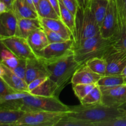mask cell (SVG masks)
<instances>
[{
    "instance_id": "26",
    "label": "cell",
    "mask_w": 126,
    "mask_h": 126,
    "mask_svg": "<svg viewBox=\"0 0 126 126\" xmlns=\"http://www.w3.org/2000/svg\"><path fill=\"white\" fill-rule=\"evenodd\" d=\"M86 65L95 73L103 76L106 75L107 64L103 58L95 57L89 60Z\"/></svg>"
},
{
    "instance_id": "6",
    "label": "cell",
    "mask_w": 126,
    "mask_h": 126,
    "mask_svg": "<svg viewBox=\"0 0 126 126\" xmlns=\"http://www.w3.org/2000/svg\"><path fill=\"white\" fill-rule=\"evenodd\" d=\"M66 114L50 111L25 112L14 126H56Z\"/></svg>"
},
{
    "instance_id": "43",
    "label": "cell",
    "mask_w": 126,
    "mask_h": 126,
    "mask_svg": "<svg viewBox=\"0 0 126 126\" xmlns=\"http://www.w3.org/2000/svg\"><path fill=\"white\" fill-rule=\"evenodd\" d=\"M1 38H2V36H0V63H1V51H2V50L3 49H4L6 47H5V46L4 45L3 43H2V41H1Z\"/></svg>"
},
{
    "instance_id": "44",
    "label": "cell",
    "mask_w": 126,
    "mask_h": 126,
    "mask_svg": "<svg viewBox=\"0 0 126 126\" xmlns=\"http://www.w3.org/2000/svg\"><path fill=\"white\" fill-rule=\"evenodd\" d=\"M4 73V69L3 66H2L1 63H0V77L2 78V76H3Z\"/></svg>"
},
{
    "instance_id": "40",
    "label": "cell",
    "mask_w": 126,
    "mask_h": 126,
    "mask_svg": "<svg viewBox=\"0 0 126 126\" xmlns=\"http://www.w3.org/2000/svg\"><path fill=\"white\" fill-rule=\"evenodd\" d=\"M0 1H2V2H4L6 5L9 10H12V4H13L14 0H0Z\"/></svg>"
},
{
    "instance_id": "28",
    "label": "cell",
    "mask_w": 126,
    "mask_h": 126,
    "mask_svg": "<svg viewBox=\"0 0 126 126\" xmlns=\"http://www.w3.org/2000/svg\"><path fill=\"white\" fill-rule=\"evenodd\" d=\"M102 100V91L100 87L96 85L89 93L80 100L81 104H95V103H101Z\"/></svg>"
},
{
    "instance_id": "18",
    "label": "cell",
    "mask_w": 126,
    "mask_h": 126,
    "mask_svg": "<svg viewBox=\"0 0 126 126\" xmlns=\"http://www.w3.org/2000/svg\"><path fill=\"white\" fill-rule=\"evenodd\" d=\"M27 39L35 55L49 44L43 28H39L32 32Z\"/></svg>"
},
{
    "instance_id": "17",
    "label": "cell",
    "mask_w": 126,
    "mask_h": 126,
    "mask_svg": "<svg viewBox=\"0 0 126 126\" xmlns=\"http://www.w3.org/2000/svg\"><path fill=\"white\" fill-rule=\"evenodd\" d=\"M1 65L4 69V73L1 78L11 89L16 92H20V91L29 92L28 84L24 79L17 76L7 66L2 63H1Z\"/></svg>"
},
{
    "instance_id": "19",
    "label": "cell",
    "mask_w": 126,
    "mask_h": 126,
    "mask_svg": "<svg viewBox=\"0 0 126 126\" xmlns=\"http://www.w3.org/2000/svg\"><path fill=\"white\" fill-rule=\"evenodd\" d=\"M12 11L17 19L22 18H36L39 17L36 11L30 7L25 0H14Z\"/></svg>"
},
{
    "instance_id": "27",
    "label": "cell",
    "mask_w": 126,
    "mask_h": 126,
    "mask_svg": "<svg viewBox=\"0 0 126 126\" xmlns=\"http://www.w3.org/2000/svg\"><path fill=\"white\" fill-rule=\"evenodd\" d=\"M19 62V59L7 48L5 47L1 53V63L10 69L16 68Z\"/></svg>"
},
{
    "instance_id": "46",
    "label": "cell",
    "mask_w": 126,
    "mask_h": 126,
    "mask_svg": "<svg viewBox=\"0 0 126 126\" xmlns=\"http://www.w3.org/2000/svg\"><path fill=\"white\" fill-rule=\"evenodd\" d=\"M121 75H123V76L124 77V81H125V84H126V66L124 68V70H123V71H122Z\"/></svg>"
},
{
    "instance_id": "23",
    "label": "cell",
    "mask_w": 126,
    "mask_h": 126,
    "mask_svg": "<svg viewBox=\"0 0 126 126\" xmlns=\"http://www.w3.org/2000/svg\"><path fill=\"white\" fill-rule=\"evenodd\" d=\"M36 12L39 17L48 18H60V16L52 7L49 0H39L36 7Z\"/></svg>"
},
{
    "instance_id": "47",
    "label": "cell",
    "mask_w": 126,
    "mask_h": 126,
    "mask_svg": "<svg viewBox=\"0 0 126 126\" xmlns=\"http://www.w3.org/2000/svg\"><path fill=\"white\" fill-rule=\"evenodd\" d=\"M33 2H34V6H35L36 9V7H37V6H38V3H39V0H33Z\"/></svg>"
},
{
    "instance_id": "16",
    "label": "cell",
    "mask_w": 126,
    "mask_h": 126,
    "mask_svg": "<svg viewBox=\"0 0 126 126\" xmlns=\"http://www.w3.org/2000/svg\"><path fill=\"white\" fill-rule=\"evenodd\" d=\"M41 25L56 32L65 40L73 39L72 33L60 18H48L39 17Z\"/></svg>"
},
{
    "instance_id": "33",
    "label": "cell",
    "mask_w": 126,
    "mask_h": 126,
    "mask_svg": "<svg viewBox=\"0 0 126 126\" xmlns=\"http://www.w3.org/2000/svg\"><path fill=\"white\" fill-rule=\"evenodd\" d=\"M17 76L25 80L27 70V59H19L18 65L14 68L11 69Z\"/></svg>"
},
{
    "instance_id": "31",
    "label": "cell",
    "mask_w": 126,
    "mask_h": 126,
    "mask_svg": "<svg viewBox=\"0 0 126 126\" xmlns=\"http://www.w3.org/2000/svg\"><path fill=\"white\" fill-rule=\"evenodd\" d=\"M42 28H43L44 32H45L49 44L53 43H60V42H63L66 41L64 38H63L60 34H59L54 31L51 30L49 29L47 27L42 25Z\"/></svg>"
},
{
    "instance_id": "41",
    "label": "cell",
    "mask_w": 126,
    "mask_h": 126,
    "mask_svg": "<svg viewBox=\"0 0 126 126\" xmlns=\"http://www.w3.org/2000/svg\"><path fill=\"white\" fill-rule=\"evenodd\" d=\"M8 10L9 9H7L6 5L4 2H2V1H0V14L6 12V11H8Z\"/></svg>"
},
{
    "instance_id": "36",
    "label": "cell",
    "mask_w": 126,
    "mask_h": 126,
    "mask_svg": "<svg viewBox=\"0 0 126 126\" xmlns=\"http://www.w3.org/2000/svg\"><path fill=\"white\" fill-rule=\"evenodd\" d=\"M65 7L74 15L76 16V12L79 7L78 0H62Z\"/></svg>"
},
{
    "instance_id": "1",
    "label": "cell",
    "mask_w": 126,
    "mask_h": 126,
    "mask_svg": "<svg viewBox=\"0 0 126 126\" xmlns=\"http://www.w3.org/2000/svg\"><path fill=\"white\" fill-rule=\"evenodd\" d=\"M0 108L20 110L25 112L50 111L68 113L70 108L60 102L57 96L43 97L30 94L22 99L0 103Z\"/></svg>"
},
{
    "instance_id": "34",
    "label": "cell",
    "mask_w": 126,
    "mask_h": 126,
    "mask_svg": "<svg viewBox=\"0 0 126 126\" xmlns=\"http://www.w3.org/2000/svg\"><path fill=\"white\" fill-rule=\"evenodd\" d=\"M114 46L115 47L126 49V25L123 23L121 34Z\"/></svg>"
},
{
    "instance_id": "10",
    "label": "cell",
    "mask_w": 126,
    "mask_h": 126,
    "mask_svg": "<svg viewBox=\"0 0 126 126\" xmlns=\"http://www.w3.org/2000/svg\"><path fill=\"white\" fill-rule=\"evenodd\" d=\"M100 87L101 103L110 107H123L126 105V84L112 87Z\"/></svg>"
},
{
    "instance_id": "32",
    "label": "cell",
    "mask_w": 126,
    "mask_h": 126,
    "mask_svg": "<svg viewBox=\"0 0 126 126\" xmlns=\"http://www.w3.org/2000/svg\"><path fill=\"white\" fill-rule=\"evenodd\" d=\"M95 126H126V115L107 121L97 123Z\"/></svg>"
},
{
    "instance_id": "5",
    "label": "cell",
    "mask_w": 126,
    "mask_h": 126,
    "mask_svg": "<svg viewBox=\"0 0 126 126\" xmlns=\"http://www.w3.org/2000/svg\"><path fill=\"white\" fill-rule=\"evenodd\" d=\"M98 25L89 6L85 8L79 7L75 16V30L73 34L74 43H77L100 33Z\"/></svg>"
},
{
    "instance_id": "49",
    "label": "cell",
    "mask_w": 126,
    "mask_h": 126,
    "mask_svg": "<svg viewBox=\"0 0 126 126\" xmlns=\"http://www.w3.org/2000/svg\"></svg>"
},
{
    "instance_id": "38",
    "label": "cell",
    "mask_w": 126,
    "mask_h": 126,
    "mask_svg": "<svg viewBox=\"0 0 126 126\" xmlns=\"http://www.w3.org/2000/svg\"><path fill=\"white\" fill-rule=\"evenodd\" d=\"M48 77H43V78H36L32 81V82H30L28 84V91L29 92L32 91V90L34 89L35 88L38 87V86H40L42 83L45 81V80Z\"/></svg>"
},
{
    "instance_id": "25",
    "label": "cell",
    "mask_w": 126,
    "mask_h": 126,
    "mask_svg": "<svg viewBox=\"0 0 126 126\" xmlns=\"http://www.w3.org/2000/svg\"><path fill=\"white\" fill-rule=\"evenodd\" d=\"M60 5V18L70 29L73 36L75 30V16L65 6L62 0H59Z\"/></svg>"
},
{
    "instance_id": "13",
    "label": "cell",
    "mask_w": 126,
    "mask_h": 126,
    "mask_svg": "<svg viewBox=\"0 0 126 126\" xmlns=\"http://www.w3.org/2000/svg\"><path fill=\"white\" fill-rule=\"evenodd\" d=\"M102 77L91 70L86 64L82 65L75 71L71 79L73 86L79 84H96Z\"/></svg>"
},
{
    "instance_id": "24",
    "label": "cell",
    "mask_w": 126,
    "mask_h": 126,
    "mask_svg": "<svg viewBox=\"0 0 126 126\" xmlns=\"http://www.w3.org/2000/svg\"><path fill=\"white\" fill-rule=\"evenodd\" d=\"M125 84L124 78L120 75H105L102 76L97 82V85L99 87H112Z\"/></svg>"
},
{
    "instance_id": "7",
    "label": "cell",
    "mask_w": 126,
    "mask_h": 126,
    "mask_svg": "<svg viewBox=\"0 0 126 126\" xmlns=\"http://www.w3.org/2000/svg\"><path fill=\"white\" fill-rule=\"evenodd\" d=\"M122 29V22L117 6L116 0H109L105 17L100 32L105 38L118 39Z\"/></svg>"
},
{
    "instance_id": "22",
    "label": "cell",
    "mask_w": 126,
    "mask_h": 126,
    "mask_svg": "<svg viewBox=\"0 0 126 126\" xmlns=\"http://www.w3.org/2000/svg\"><path fill=\"white\" fill-rule=\"evenodd\" d=\"M108 2L109 0H90L89 6L100 28L105 17Z\"/></svg>"
},
{
    "instance_id": "42",
    "label": "cell",
    "mask_w": 126,
    "mask_h": 126,
    "mask_svg": "<svg viewBox=\"0 0 126 126\" xmlns=\"http://www.w3.org/2000/svg\"><path fill=\"white\" fill-rule=\"evenodd\" d=\"M25 1L27 2V4H28L30 7H32L33 10H34V11H36V9L35 6H34V2H33V0H25Z\"/></svg>"
},
{
    "instance_id": "20",
    "label": "cell",
    "mask_w": 126,
    "mask_h": 126,
    "mask_svg": "<svg viewBox=\"0 0 126 126\" xmlns=\"http://www.w3.org/2000/svg\"><path fill=\"white\" fill-rule=\"evenodd\" d=\"M60 92L57 84L48 77L43 83L30 91V93L34 95L52 97L57 96Z\"/></svg>"
},
{
    "instance_id": "4",
    "label": "cell",
    "mask_w": 126,
    "mask_h": 126,
    "mask_svg": "<svg viewBox=\"0 0 126 126\" xmlns=\"http://www.w3.org/2000/svg\"><path fill=\"white\" fill-rule=\"evenodd\" d=\"M44 62L50 75L49 78L57 84L60 92L81 66L75 59L73 50L62 57Z\"/></svg>"
},
{
    "instance_id": "45",
    "label": "cell",
    "mask_w": 126,
    "mask_h": 126,
    "mask_svg": "<svg viewBox=\"0 0 126 126\" xmlns=\"http://www.w3.org/2000/svg\"><path fill=\"white\" fill-rule=\"evenodd\" d=\"M82 2H83V7L82 8H85V7L89 6L90 0H82Z\"/></svg>"
},
{
    "instance_id": "37",
    "label": "cell",
    "mask_w": 126,
    "mask_h": 126,
    "mask_svg": "<svg viewBox=\"0 0 126 126\" xmlns=\"http://www.w3.org/2000/svg\"><path fill=\"white\" fill-rule=\"evenodd\" d=\"M14 92H16V91H14L12 89H11L6 83V82L0 77V97H2L8 94L12 93Z\"/></svg>"
},
{
    "instance_id": "12",
    "label": "cell",
    "mask_w": 126,
    "mask_h": 126,
    "mask_svg": "<svg viewBox=\"0 0 126 126\" xmlns=\"http://www.w3.org/2000/svg\"><path fill=\"white\" fill-rule=\"evenodd\" d=\"M49 73L43 60L38 57L27 59V70L25 80L27 84H29L36 78L49 77Z\"/></svg>"
},
{
    "instance_id": "8",
    "label": "cell",
    "mask_w": 126,
    "mask_h": 126,
    "mask_svg": "<svg viewBox=\"0 0 126 126\" xmlns=\"http://www.w3.org/2000/svg\"><path fill=\"white\" fill-rule=\"evenodd\" d=\"M2 43L18 59H29L37 57L31 49L27 39L17 36L2 37Z\"/></svg>"
},
{
    "instance_id": "14",
    "label": "cell",
    "mask_w": 126,
    "mask_h": 126,
    "mask_svg": "<svg viewBox=\"0 0 126 126\" xmlns=\"http://www.w3.org/2000/svg\"><path fill=\"white\" fill-rule=\"evenodd\" d=\"M17 18L12 10L0 14V36L9 37L14 36L17 28Z\"/></svg>"
},
{
    "instance_id": "9",
    "label": "cell",
    "mask_w": 126,
    "mask_h": 126,
    "mask_svg": "<svg viewBox=\"0 0 126 126\" xmlns=\"http://www.w3.org/2000/svg\"><path fill=\"white\" fill-rule=\"evenodd\" d=\"M73 44V39L60 43H50L38 52L36 56L44 62L54 60L72 51Z\"/></svg>"
},
{
    "instance_id": "30",
    "label": "cell",
    "mask_w": 126,
    "mask_h": 126,
    "mask_svg": "<svg viewBox=\"0 0 126 126\" xmlns=\"http://www.w3.org/2000/svg\"><path fill=\"white\" fill-rule=\"evenodd\" d=\"M96 85V84H79L73 86V89L75 95L81 100L89 93Z\"/></svg>"
},
{
    "instance_id": "3",
    "label": "cell",
    "mask_w": 126,
    "mask_h": 126,
    "mask_svg": "<svg viewBox=\"0 0 126 126\" xmlns=\"http://www.w3.org/2000/svg\"><path fill=\"white\" fill-rule=\"evenodd\" d=\"M118 39L105 38L100 32L94 36L73 44V51L76 61L81 65H84L93 58L103 57L114 47Z\"/></svg>"
},
{
    "instance_id": "48",
    "label": "cell",
    "mask_w": 126,
    "mask_h": 126,
    "mask_svg": "<svg viewBox=\"0 0 126 126\" xmlns=\"http://www.w3.org/2000/svg\"><path fill=\"white\" fill-rule=\"evenodd\" d=\"M78 1L79 7H83V2H82V0H78Z\"/></svg>"
},
{
    "instance_id": "29",
    "label": "cell",
    "mask_w": 126,
    "mask_h": 126,
    "mask_svg": "<svg viewBox=\"0 0 126 126\" xmlns=\"http://www.w3.org/2000/svg\"><path fill=\"white\" fill-rule=\"evenodd\" d=\"M56 126H93V124L66 115L59 121Z\"/></svg>"
},
{
    "instance_id": "2",
    "label": "cell",
    "mask_w": 126,
    "mask_h": 126,
    "mask_svg": "<svg viewBox=\"0 0 126 126\" xmlns=\"http://www.w3.org/2000/svg\"><path fill=\"white\" fill-rule=\"evenodd\" d=\"M126 115V109L123 107H110L102 103L95 104H81L70 108L66 116L86 121L93 124L107 121Z\"/></svg>"
},
{
    "instance_id": "35",
    "label": "cell",
    "mask_w": 126,
    "mask_h": 126,
    "mask_svg": "<svg viewBox=\"0 0 126 126\" xmlns=\"http://www.w3.org/2000/svg\"><path fill=\"white\" fill-rule=\"evenodd\" d=\"M116 3L122 23L126 25V0H116Z\"/></svg>"
},
{
    "instance_id": "15",
    "label": "cell",
    "mask_w": 126,
    "mask_h": 126,
    "mask_svg": "<svg viewBox=\"0 0 126 126\" xmlns=\"http://www.w3.org/2000/svg\"><path fill=\"white\" fill-rule=\"evenodd\" d=\"M41 28H42V25L39 17L36 18H18L15 35L27 39L32 32Z\"/></svg>"
},
{
    "instance_id": "21",
    "label": "cell",
    "mask_w": 126,
    "mask_h": 126,
    "mask_svg": "<svg viewBox=\"0 0 126 126\" xmlns=\"http://www.w3.org/2000/svg\"><path fill=\"white\" fill-rule=\"evenodd\" d=\"M25 113L20 110L0 108V126H14L16 122Z\"/></svg>"
},
{
    "instance_id": "39",
    "label": "cell",
    "mask_w": 126,
    "mask_h": 126,
    "mask_svg": "<svg viewBox=\"0 0 126 126\" xmlns=\"http://www.w3.org/2000/svg\"><path fill=\"white\" fill-rule=\"evenodd\" d=\"M49 1L57 14L60 16V5H59V0H49Z\"/></svg>"
},
{
    "instance_id": "11",
    "label": "cell",
    "mask_w": 126,
    "mask_h": 126,
    "mask_svg": "<svg viewBox=\"0 0 126 126\" xmlns=\"http://www.w3.org/2000/svg\"><path fill=\"white\" fill-rule=\"evenodd\" d=\"M103 59L107 64L105 75H120L126 66V49L114 46Z\"/></svg>"
}]
</instances>
